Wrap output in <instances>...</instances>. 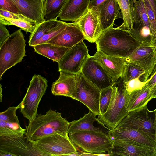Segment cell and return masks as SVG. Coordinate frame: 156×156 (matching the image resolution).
Wrapping results in <instances>:
<instances>
[{
  "label": "cell",
  "mask_w": 156,
  "mask_h": 156,
  "mask_svg": "<svg viewBox=\"0 0 156 156\" xmlns=\"http://www.w3.org/2000/svg\"><path fill=\"white\" fill-rule=\"evenodd\" d=\"M126 30L113 27L104 31L96 42L97 49L108 55H130L141 44Z\"/></svg>",
  "instance_id": "6da1fadb"
},
{
  "label": "cell",
  "mask_w": 156,
  "mask_h": 156,
  "mask_svg": "<svg viewBox=\"0 0 156 156\" xmlns=\"http://www.w3.org/2000/svg\"><path fill=\"white\" fill-rule=\"evenodd\" d=\"M70 122L62 117L61 113L50 109L45 114H38L26 126L25 136L34 142L42 137L58 133L69 137L68 129Z\"/></svg>",
  "instance_id": "7a4b0ae2"
},
{
  "label": "cell",
  "mask_w": 156,
  "mask_h": 156,
  "mask_svg": "<svg viewBox=\"0 0 156 156\" xmlns=\"http://www.w3.org/2000/svg\"><path fill=\"white\" fill-rule=\"evenodd\" d=\"M113 90L107 111L98 115L97 121L109 130L115 129L128 114L126 104L128 93L124 86L122 78L113 85Z\"/></svg>",
  "instance_id": "3957f363"
},
{
  "label": "cell",
  "mask_w": 156,
  "mask_h": 156,
  "mask_svg": "<svg viewBox=\"0 0 156 156\" xmlns=\"http://www.w3.org/2000/svg\"><path fill=\"white\" fill-rule=\"evenodd\" d=\"M25 40L20 29L14 32L0 46V79L8 69L26 56Z\"/></svg>",
  "instance_id": "277c9868"
},
{
  "label": "cell",
  "mask_w": 156,
  "mask_h": 156,
  "mask_svg": "<svg viewBox=\"0 0 156 156\" xmlns=\"http://www.w3.org/2000/svg\"><path fill=\"white\" fill-rule=\"evenodd\" d=\"M68 134L74 144L86 152L101 154L108 152L112 147V139L101 130H83Z\"/></svg>",
  "instance_id": "5b68a950"
},
{
  "label": "cell",
  "mask_w": 156,
  "mask_h": 156,
  "mask_svg": "<svg viewBox=\"0 0 156 156\" xmlns=\"http://www.w3.org/2000/svg\"><path fill=\"white\" fill-rule=\"evenodd\" d=\"M47 82L45 78L39 75H34L25 96L19 104L21 112L29 122L34 120L38 114V106L46 92Z\"/></svg>",
  "instance_id": "8992f818"
},
{
  "label": "cell",
  "mask_w": 156,
  "mask_h": 156,
  "mask_svg": "<svg viewBox=\"0 0 156 156\" xmlns=\"http://www.w3.org/2000/svg\"><path fill=\"white\" fill-rule=\"evenodd\" d=\"M33 142L34 147L44 156H69L77 152L69 138L53 134Z\"/></svg>",
  "instance_id": "52a82bcc"
},
{
  "label": "cell",
  "mask_w": 156,
  "mask_h": 156,
  "mask_svg": "<svg viewBox=\"0 0 156 156\" xmlns=\"http://www.w3.org/2000/svg\"><path fill=\"white\" fill-rule=\"evenodd\" d=\"M44 156L25 135L0 136V156Z\"/></svg>",
  "instance_id": "ba28073f"
},
{
  "label": "cell",
  "mask_w": 156,
  "mask_h": 156,
  "mask_svg": "<svg viewBox=\"0 0 156 156\" xmlns=\"http://www.w3.org/2000/svg\"><path fill=\"white\" fill-rule=\"evenodd\" d=\"M101 90L86 79L80 72L78 74L77 88L73 99L85 105L96 115H100V98Z\"/></svg>",
  "instance_id": "9c48e42d"
},
{
  "label": "cell",
  "mask_w": 156,
  "mask_h": 156,
  "mask_svg": "<svg viewBox=\"0 0 156 156\" xmlns=\"http://www.w3.org/2000/svg\"><path fill=\"white\" fill-rule=\"evenodd\" d=\"M133 4L132 30H126L137 41L151 44L150 24L143 0H133Z\"/></svg>",
  "instance_id": "30bf717a"
},
{
  "label": "cell",
  "mask_w": 156,
  "mask_h": 156,
  "mask_svg": "<svg viewBox=\"0 0 156 156\" xmlns=\"http://www.w3.org/2000/svg\"><path fill=\"white\" fill-rule=\"evenodd\" d=\"M90 56L87 46L82 41L68 49L58 62V71L79 73L85 61Z\"/></svg>",
  "instance_id": "8fae6325"
},
{
  "label": "cell",
  "mask_w": 156,
  "mask_h": 156,
  "mask_svg": "<svg viewBox=\"0 0 156 156\" xmlns=\"http://www.w3.org/2000/svg\"><path fill=\"white\" fill-rule=\"evenodd\" d=\"M122 58L126 63L140 68L149 78L156 64V47L142 42L130 55Z\"/></svg>",
  "instance_id": "7c38bea8"
},
{
  "label": "cell",
  "mask_w": 156,
  "mask_h": 156,
  "mask_svg": "<svg viewBox=\"0 0 156 156\" xmlns=\"http://www.w3.org/2000/svg\"><path fill=\"white\" fill-rule=\"evenodd\" d=\"M110 156H156V149L127 139H112Z\"/></svg>",
  "instance_id": "4fadbf2b"
},
{
  "label": "cell",
  "mask_w": 156,
  "mask_h": 156,
  "mask_svg": "<svg viewBox=\"0 0 156 156\" xmlns=\"http://www.w3.org/2000/svg\"><path fill=\"white\" fill-rule=\"evenodd\" d=\"M80 73L86 79L101 90L115 83L104 68L94 60L93 56H90L87 58Z\"/></svg>",
  "instance_id": "5bb4252c"
},
{
  "label": "cell",
  "mask_w": 156,
  "mask_h": 156,
  "mask_svg": "<svg viewBox=\"0 0 156 156\" xmlns=\"http://www.w3.org/2000/svg\"><path fill=\"white\" fill-rule=\"evenodd\" d=\"M154 114L147 106L130 112L116 128L128 127L139 128L154 135L153 129Z\"/></svg>",
  "instance_id": "9a60e30c"
},
{
  "label": "cell",
  "mask_w": 156,
  "mask_h": 156,
  "mask_svg": "<svg viewBox=\"0 0 156 156\" xmlns=\"http://www.w3.org/2000/svg\"><path fill=\"white\" fill-rule=\"evenodd\" d=\"M73 22L82 32L85 39L90 43H96L104 31L97 12L89 8L78 20Z\"/></svg>",
  "instance_id": "2e32d148"
},
{
  "label": "cell",
  "mask_w": 156,
  "mask_h": 156,
  "mask_svg": "<svg viewBox=\"0 0 156 156\" xmlns=\"http://www.w3.org/2000/svg\"><path fill=\"white\" fill-rule=\"evenodd\" d=\"M112 139L132 140L156 149L154 135L139 128L128 127L115 128L109 130Z\"/></svg>",
  "instance_id": "e0dca14e"
},
{
  "label": "cell",
  "mask_w": 156,
  "mask_h": 156,
  "mask_svg": "<svg viewBox=\"0 0 156 156\" xmlns=\"http://www.w3.org/2000/svg\"><path fill=\"white\" fill-rule=\"evenodd\" d=\"M19 108V105L0 112V136H19L25 134L26 129L21 126L16 114V110Z\"/></svg>",
  "instance_id": "ac0fdd59"
},
{
  "label": "cell",
  "mask_w": 156,
  "mask_h": 156,
  "mask_svg": "<svg viewBox=\"0 0 156 156\" xmlns=\"http://www.w3.org/2000/svg\"><path fill=\"white\" fill-rule=\"evenodd\" d=\"M93 57L111 76L114 83L123 78L126 63L122 58L107 55L98 49Z\"/></svg>",
  "instance_id": "d6986e66"
},
{
  "label": "cell",
  "mask_w": 156,
  "mask_h": 156,
  "mask_svg": "<svg viewBox=\"0 0 156 156\" xmlns=\"http://www.w3.org/2000/svg\"><path fill=\"white\" fill-rule=\"evenodd\" d=\"M59 71L58 79L52 85V93L55 96H63L73 99L77 87L79 73Z\"/></svg>",
  "instance_id": "ffe728a7"
},
{
  "label": "cell",
  "mask_w": 156,
  "mask_h": 156,
  "mask_svg": "<svg viewBox=\"0 0 156 156\" xmlns=\"http://www.w3.org/2000/svg\"><path fill=\"white\" fill-rule=\"evenodd\" d=\"M84 39L82 32L73 22L69 23L63 30L46 43L69 48Z\"/></svg>",
  "instance_id": "44dd1931"
},
{
  "label": "cell",
  "mask_w": 156,
  "mask_h": 156,
  "mask_svg": "<svg viewBox=\"0 0 156 156\" xmlns=\"http://www.w3.org/2000/svg\"><path fill=\"white\" fill-rule=\"evenodd\" d=\"M120 10L117 0H107L95 10L98 13L101 27L103 31L113 27L116 19L122 18Z\"/></svg>",
  "instance_id": "7402d4cb"
},
{
  "label": "cell",
  "mask_w": 156,
  "mask_h": 156,
  "mask_svg": "<svg viewBox=\"0 0 156 156\" xmlns=\"http://www.w3.org/2000/svg\"><path fill=\"white\" fill-rule=\"evenodd\" d=\"M18 8L20 13L38 25L44 21V0H11Z\"/></svg>",
  "instance_id": "603a6c76"
},
{
  "label": "cell",
  "mask_w": 156,
  "mask_h": 156,
  "mask_svg": "<svg viewBox=\"0 0 156 156\" xmlns=\"http://www.w3.org/2000/svg\"><path fill=\"white\" fill-rule=\"evenodd\" d=\"M90 0H67L58 17L61 20L75 22L86 12Z\"/></svg>",
  "instance_id": "cb8c5ba5"
},
{
  "label": "cell",
  "mask_w": 156,
  "mask_h": 156,
  "mask_svg": "<svg viewBox=\"0 0 156 156\" xmlns=\"http://www.w3.org/2000/svg\"><path fill=\"white\" fill-rule=\"evenodd\" d=\"M151 90L145 84L141 89L134 90L128 95L126 106L127 112L137 110L147 106L151 99Z\"/></svg>",
  "instance_id": "d4e9b609"
},
{
  "label": "cell",
  "mask_w": 156,
  "mask_h": 156,
  "mask_svg": "<svg viewBox=\"0 0 156 156\" xmlns=\"http://www.w3.org/2000/svg\"><path fill=\"white\" fill-rule=\"evenodd\" d=\"M33 47L36 53L58 63L69 49L49 43L38 44Z\"/></svg>",
  "instance_id": "484cf974"
},
{
  "label": "cell",
  "mask_w": 156,
  "mask_h": 156,
  "mask_svg": "<svg viewBox=\"0 0 156 156\" xmlns=\"http://www.w3.org/2000/svg\"><path fill=\"white\" fill-rule=\"evenodd\" d=\"M96 116L90 111L88 113L85 114L79 120L72 121L68 128V133L83 130H101L93 125L94 122L97 120Z\"/></svg>",
  "instance_id": "4316f807"
},
{
  "label": "cell",
  "mask_w": 156,
  "mask_h": 156,
  "mask_svg": "<svg viewBox=\"0 0 156 156\" xmlns=\"http://www.w3.org/2000/svg\"><path fill=\"white\" fill-rule=\"evenodd\" d=\"M122 19L123 23L118 28L125 30L133 29V0H117Z\"/></svg>",
  "instance_id": "83f0119b"
},
{
  "label": "cell",
  "mask_w": 156,
  "mask_h": 156,
  "mask_svg": "<svg viewBox=\"0 0 156 156\" xmlns=\"http://www.w3.org/2000/svg\"><path fill=\"white\" fill-rule=\"evenodd\" d=\"M44 21L57 20L67 0H44Z\"/></svg>",
  "instance_id": "f1b7e54d"
},
{
  "label": "cell",
  "mask_w": 156,
  "mask_h": 156,
  "mask_svg": "<svg viewBox=\"0 0 156 156\" xmlns=\"http://www.w3.org/2000/svg\"><path fill=\"white\" fill-rule=\"evenodd\" d=\"M59 21L57 20L45 21L39 24L30 35L28 42L29 45L33 47L36 45L41 38L57 25Z\"/></svg>",
  "instance_id": "f546056e"
},
{
  "label": "cell",
  "mask_w": 156,
  "mask_h": 156,
  "mask_svg": "<svg viewBox=\"0 0 156 156\" xmlns=\"http://www.w3.org/2000/svg\"><path fill=\"white\" fill-rule=\"evenodd\" d=\"M0 23L5 25H13L17 26L27 32L33 33L37 26L33 21L11 19L0 15Z\"/></svg>",
  "instance_id": "4dcf8cb0"
},
{
  "label": "cell",
  "mask_w": 156,
  "mask_h": 156,
  "mask_svg": "<svg viewBox=\"0 0 156 156\" xmlns=\"http://www.w3.org/2000/svg\"><path fill=\"white\" fill-rule=\"evenodd\" d=\"M137 77H139L141 81L144 82L148 79L145 72L140 68L130 63H126L125 73L122 78L124 82Z\"/></svg>",
  "instance_id": "1f68e13d"
},
{
  "label": "cell",
  "mask_w": 156,
  "mask_h": 156,
  "mask_svg": "<svg viewBox=\"0 0 156 156\" xmlns=\"http://www.w3.org/2000/svg\"><path fill=\"white\" fill-rule=\"evenodd\" d=\"M113 85L101 90L99 103L100 115L104 114L108 109L113 90Z\"/></svg>",
  "instance_id": "d6a6232c"
},
{
  "label": "cell",
  "mask_w": 156,
  "mask_h": 156,
  "mask_svg": "<svg viewBox=\"0 0 156 156\" xmlns=\"http://www.w3.org/2000/svg\"><path fill=\"white\" fill-rule=\"evenodd\" d=\"M123 82L124 87L128 94H129L134 90L141 89L148 81L142 82L139 77H137L127 81H123Z\"/></svg>",
  "instance_id": "836d02e7"
},
{
  "label": "cell",
  "mask_w": 156,
  "mask_h": 156,
  "mask_svg": "<svg viewBox=\"0 0 156 156\" xmlns=\"http://www.w3.org/2000/svg\"><path fill=\"white\" fill-rule=\"evenodd\" d=\"M0 9L21 14L17 6L11 0H0Z\"/></svg>",
  "instance_id": "e575fe53"
},
{
  "label": "cell",
  "mask_w": 156,
  "mask_h": 156,
  "mask_svg": "<svg viewBox=\"0 0 156 156\" xmlns=\"http://www.w3.org/2000/svg\"><path fill=\"white\" fill-rule=\"evenodd\" d=\"M0 15L11 19L23 20L34 21L21 14L14 13L2 9H0Z\"/></svg>",
  "instance_id": "d590c367"
},
{
  "label": "cell",
  "mask_w": 156,
  "mask_h": 156,
  "mask_svg": "<svg viewBox=\"0 0 156 156\" xmlns=\"http://www.w3.org/2000/svg\"><path fill=\"white\" fill-rule=\"evenodd\" d=\"M6 25L0 23V46L10 35Z\"/></svg>",
  "instance_id": "8d00e7d4"
},
{
  "label": "cell",
  "mask_w": 156,
  "mask_h": 156,
  "mask_svg": "<svg viewBox=\"0 0 156 156\" xmlns=\"http://www.w3.org/2000/svg\"><path fill=\"white\" fill-rule=\"evenodd\" d=\"M148 79H149L150 81L148 82L145 85L149 87L151 91L156 85V64Z\"/></svg>",
  "instance_id": "74e56055"
},
{
  "label": "cell",
  "mask_w": 156,
  "mask_h": 156,
  "mask_svg": "<svg viewBox=\"0 0 156 156\" xmlns=\"http://www.w3.org/2000/svg\"><path fill=\"white\" fill-rule=\"evenodd\" d=\"M107 0H90L88 8L94 10L101 4Z\"/></svg>",
  "instance_id": "f35d334b"
},
{
  "label": "cell",
  "mask_w": 156,
  "mask_h": 156,
  "mask_svg": "<svg viewBox=\"0 0 156 156\" xmlns=\"http://www.w3.org/2000/svg\"><path fill=\"white\" fill-rule=\"evenodd\" d=\"M154 114L153 129L154 131V138L156 142V109L152 111Z\"/></svg>",
  "instance_id": "ab89813d"
},
{
  "label": "cell",
  "mask_w": 156,
  "mask_h": 156,
  "mask_svg": "<svg viewBox=\"0 0 156 156\" xmlns=\"http://www.w3.org/2000/svg\"><path fill=\"white\" fill-rule=\"evenodd\" d=\"M150 97L151 99L156 98V85L151 91Z\"/></svg>",
  "instance_id": "60d3db41"
},
{
  "label": "cell",
  "mask_w": 156,
  "mask_h": 156,
  "mask_svg": "<svg viewBox=\"0 0 156 156\" xmlns=\"http://www.w3.org/2000/svg\"><path fill=\"white\" fill-rule=\"evenodd\" d=\"M2 85L0 84V102H1L2 101Z\"/></svg>",
  "instance_id": "b9f144b4"
}]
</instances>
